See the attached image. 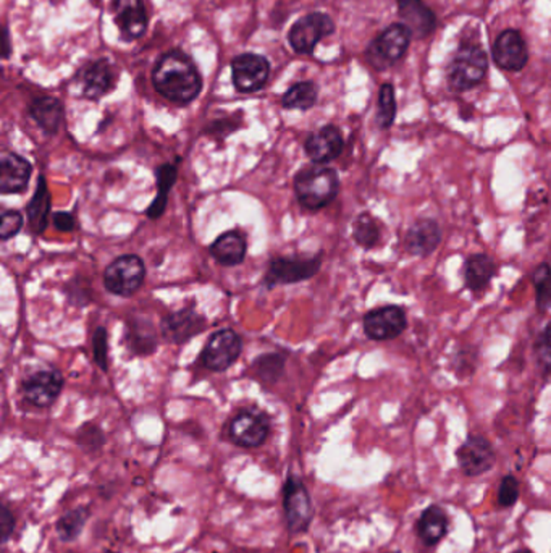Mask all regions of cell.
Instances as JSON below:
<instances>
[{
  "label": "cell",
  "instance_id": "6da1fadb",
  "mask_svg": "<svg viewBox=\"0 0 551 553\" xmlns=\"http://www.w3.org/2000/svg\"><path fill=\"white\" fill-rule=\"evenodd\" d=\"M152 85L170 103L187 105L203 91V78L191 57L181 50H170L154 66Z\"/></svg>",
  "mask_w": 551,
  "mask_h": 553
},
{
  "label": "cell",
  "instance_id": "7a4b0ae2",
  "mask_svg": "<svg viewBox=\"0 0 551 553\" xmlns=\"http://www.w3.org/2000/svg\"><path fill=\"white\" fill-rule=\"evenodd\" d=\"M340 179L337 170L330 167H308L301 170L295 179V193L299 204L309 211L328 206L338 195Z\"/></svg>",
  "mask_w": 551,
  "mask_h": 553
},
{
  "label": "cell",
  "instance_id": "3957f363",
  "mask_svg": "<svg viewBox=\"0 0 551 553\" xmlns=\"http://www.w3.org/2000/svg\"><path fill=\"white\" fill-rule=\"evenodd\" d=\"M488 70L486 52L476 44H464L451 58L448 65V85L453 91H469L484 81Z\"/></svg>",
  "mask_w": 551,
  "mask_h": 553
},
{
  "label": "cell",
  "instance_id": "277c9868",
  "mask_svg": "<svg viewBox=\"0 0 551 553\" xmlns=\"http://www.w3.org/2000/svg\"><path fill=\"white\" fill-rule=\"evenodd\" d=\"M281 505L285 525L291 534L308 533L309 526L314 518L312 498L302 479L296 474H288L281 490Z\"/></svg>",
  "mask_w": 551,
  "mask_h": 553
},
{
  "label": "cell",
  "instance_id": "5b68a950",
  "mask_svg": "<svg viewBox=\"0 0 551 553\" xmlns=\"http://www.w3.org/2000/svg\"><path fill=\"white\" fill-rule=\"evenodd\" d=\"M146 277V265L140 256H120L107 265L103 273L105 288L117 296H130L140 290Z\"/></svg>",
  "mask_w": 551,
  "mask_h": 553
},
{
  "label": "cell",
  "instance_id": "8992f818",
  "mask_svg": "<svg viewBox=\"0 0 551 553\" xmlns=\"http://www.w3.org/2000/svg\"><path fill=\"white\" fill-rule=\"evenodd\" d=\"M411 38V33L402 23H394L392 27H388L367 49V58L371 65L379 70L394 65L398 60L406 56Z\"/></svg>",
  "mask_w": 551,
  "mask_h": 553
},
{
  "label": "cell",
  "instance_id": "52a82bcc",
  "mask_svg": "<svg viewBox=\"0 0 551 553\" xmlns=\"http://www.w3.org/2000/svg\"><path fill=\"white\" fill-rule=\"evenodd\" d=\"M335 31L333 19L327 13L314 12L299 19L288 33V41L295 52L312 54L318 42Z\"/></svg>",
  "mask_w": 551,
  "mask_h": 553
},
{
  "label": "cell",
  "instance_id": "ba28073f",
  "mask_svg": "<svg viewBox=\"0 0 551 553\" xmlns=\"http://www.w3.org/2000/svg\"><path fill=\"white\" fill-rule=\"evenodd\" d=\"M271 434L269 418L262 411L246 410L236 414L228 426V437L241 449H257Z\"/></svg>",
  "mask_w": 551,
  "mask_h": 553
},
{
  "label": "cell",
  "instance_id": "9c48e42d",
  "mask_svg": "<svg viewBox=\"0 0 551 553\" xmlns=\"http://www.w3.org/2000/svg\"><path fill=\"white\" fill-rule=\"evenodd\" d=\"M241 338L232 330L224 328L215 332L209 338L206 348L203 351V363L207 369L214 373H224L228 367L236 363V359L241 355Z\"/></svg>",
  "mask_w": 551,
  "mask_h": 553
},
{
  "label": "cell",
  "instance_id": "30bf717a",
  "mask_svg": "<svg viewBox=\"0 0 551 553\" xmlns=\"http://www.w3.org/2000/svg\"><path fill=\"white\" fill-rule=\"evenodd\" d=\"M271 75V64L257 54H241L232 62V80L240 93H256L264 88Z\"/></svg>",
  "mask_w": 551,
  "mask_h": 553
},
{
  "label": "cell",
  "instance_id": "8fae6325",
  "mask_svg": "<svg viewBox=\"0 0 551 553\" xmlns=\"http://www.w3.org/2000/svg\"><path fill=\"white\" fill-rule=\"evenodd\" d=\"M320 256L316 257H279L272 261L265 273V285L272 288L277 285H288L296 281L308 280L320 269Z\"/></svg>",
  "mask_w": 551,
  "mask_h": 553
},
{
  "label": "cell",
  "instance_id": "7c38bea8",
  "mask_svg": "<svg viewBox=\"0 0 551 553\" xmlns=\"http://www.w3.org/2000/svg\"><path fill=\"white\" fill-rule=\"evenodd\" d=\"M458 463L461 471L469 478H477L488 472L495 465L496 455L492 443L482 435H471L459 447Z\"/></svg>",
  "mask_w": 551,
  "mask_h": 553
},
{
  "label": "cell",
  "instance_id": "4fadbf2b",
  "mask_svg": "<svg viewBox=\"0 0 551 553\" xmlns=\"http://www.w3.org/2000/svg\"><path fill=\"white\" fill-rule=\"evenodd\" d=\"M406 327H408L406 314L398 306H383L365 314V335L375 342L400 337Z\"/></svg>",
  "mask_w": 551,
  "mask_h": 553
},
{
  "label": "cell",
  "instance_id": "5bb4252c",
  "mask_svg": "<svg viewBox=\"0 0 551 553\" xmlns=\"http://www.w3.org/2000/svg\"><path fill=\"white\" fill-rule=\"evenodd\" d=\"M494 60L506 72H521L527 60L529 50L519 31L505 29L494 42Z\"/></svg>",
  "mask_w": 551,
  "mask_h": 553
},
{
  "label": "cell",
  "instance_id": "9a60e30c",
  "mask_svg": "<svg viewBox=\"0 0 551 553\" xmlns=\"http://www.w3.org/2000/svg\"><path fill=\"white\" fill-rule=\"evenodd\" d=\"M64 388V377L58 371H39L23 382L25 400L33 406L47 408L56 402Z\"/></svg>",
  "mask_w": 551,
  "mask_h": 553
},
{
  "label": "cell",
  "instance_id": "2e32d148",
  "mask_svg": "<svg viewBox=\"0 0 551 553\" xmlns=\"http://www.w3.org/2000/svg\"><path fill=\"white\" fill-rule=\"evenodd\" d=\"M206 327V319L193 308L172 312L162 320V335L170 343H185L199 335Z\"/></svg>",
  "mask_w": 551,
  "mask_h": 553
},
{
  "label": "cell",
  "instance_id": "e0dca14e",
  "mask_svg": "<svg viewBox=\"0 0 551 553\" xmlns=\"http://www.w3.org/2000/svg\"><path fill=\"white\" fill-rule=\"evenodd\" d=\"M396 2L402 25L411 33L412 38H429L437 27L433 10L425 5L424 0H396Z\"/></svg>",
  "mask_w": 551,
  "mask_h": 553
},
{
  "label": "cell",
  "instance_id": "ac0fdd59",
  "mask_svg": "<svg viewBox=\"0 0 551 553\" xmlns=\"http://www.w3.org/2000/svg\"><path fill=\"white\" fill-rule=\"evenodd\" d=\"M343 146L345 141L341 132L337 127L327 125L309 136L304 150L309 159L314 160L316 164H327L330 160L337 159L343 152Z\"/></svg>",
  "mask_w": 551,
  "mask_h": 553
},
{
  "label": "cell",
  "instance_id": "d6986e66",
  "mask_svg": "<svg viewBox=\"0 0 551 553\" xmlns=\"http://www.w3.org/2000/svg\"><path fill=\"white\" fill-rule=\"evenodd\" d=\"M115 23L126 41L140 39L148 29L142 0H115Z\"/></svg>",
  "mask_w": 551,
  "mask_h": 553
},
{
  "label": "cell",
  "instance_id": "ffe728a7",
  "mask_svg": "<svg viewBox=\"0 0 551 553\" xmlns=\"http://www.w3.org/2000/svg\"><path fill=\"white\" fill-rule=\"evenodd\" d=\"M33 167L19 154H5L0 160V191L4 195L21 193L28 187Z\"/></svg>",
  "mask_w": 551,
  "mask_h": 553
},
{
  "label": "cell",
  "instance_id": "44dd1931",
  "mask_svg": "<svg viewBox=\"0 0 551 553\" xmlns=\"http://www.w3.org/2000/svg\"><path fill=\"white\" fill-rule=\"evenodd\" d=\"M115 75L113 68L107 60H94L80 72V83L88 99H99L103 94L112 89Z\"/></svg>",
  "mask_w": 551,
  "mask_h": 553
},
{
  "label": "cell",
  "instance_id": "7402d4cb",
  "mask_svg": "<svg viewBox=\"0 0 551 553\" xmlns=\"http://www.w3.org/2000/svg\"><path fill=\"white\" fill-rule=\"evenodd\" d=\"M441 242V230L432 219H421L408 230L406 248L414 256H429L439 248Z\"/></svg>",
  "mask_w": 551,
  "mask_h": 553
},
{
  "label": "cell",
  "instance_id": "603a6c76",
  "mask_svg": "<svg viewBox=\"0 0 551 553\" xmlns=\"http://www.w3.org/2000/svg\"><path fill=\"white\" fill-rule=\"evenodd\" d=\"M29 115L47 134H56L64 123L65 111L62 103L56 97L42 96L31 103Z\"/></svg>",
  "mask_w": 551,
  "mask_h": 553
},
{
  "label": "cell",
  "instance_id": "cb8c5ba5",
  "mask_svg": "<svg viewBox=\"0 0 551 553\" xmlns=\"http://www.w3.org/2000/svg\"><path fill=\"white\" fill-rule=\"evenodd\" d=\"M246 248L248 246H246L243 234L238 232H226V234H220L212 243L210 254L214 256L217 263L232 267V265L243 263L246 257Z\"/></svg>",
  "mask_w": 551,
  "mask_h": 553
},
{
  "label": "cell",
  "instance_id": "d4e9b609",
  "mask_svg": "<svg viewBox=\"0 0 551 553\" xmlns=\"http://www.w3.org/2000/svg\"><path fill=\"white\" fill-rule=\"evenodd\" d=\"M448 533V516L440 507H429L417 521V535L429 547L439 544Z\"/></svg>",
  "mask_w": 551,
  "mask_h": 553
},
{
  "label": "cell",
  "instance_id": "484cf974",
  "mask_svg": "<svg viewBox=\"0 0 551 553\" xmlns=\"http://www.w3.org/2000/svg\"><path fill=\"white\" fill-rule=\"evenodd\" d=\"M495 263L486 254H472L464 264V281L472 291L484 290L495 275Z\"/></svg>",
  "mask_w": 551,
  "mask_h": 553
},
{
  "label": "cell",
  "instance_id": "4316f807",
  "mask_svg": "<svg viewBox=\"0 0 551 553\" xmlns=\"http://www.w3.org/2000/svg\"><path fill=\"white\" fill-rule=\"evenodd\" d=\"M27 212H28L31 230L36 234H44L49 224V216H50V195H49L44 177H39L38 187L34 191V196L29 201Z\"/></svg>",
  "mask_w": 551,
  "mask_h": 553
},
{
  "label": "cell",
  "instance_id": "83f0119b",
  "mask_svg": "<svg viewBox=\"0 0 551 553\" xmlns=\"http://www.w3.org/2000/svg\"><path fill=\"white\" fill-rule=\"evenodd\" d=\"M91 516V511L88 507H78L68 510L66 513L58 518L56 531L58 539L65 544L75 542L76 539L81 535L85 529L86 523Z\"/></svg>",
  "mask_w": 551,
  "mask_h": 553
},
{
  "label": "cell",
  "instance_id": "f1b7e54d",
  "mask_svg": "<svg viewBox=\"0 0 551 553\" xmlns=\"http://www.w3.org/2000/svg\"><path fill=\"white\" fill-rule=\"evenodd\" d=\"M156 179H157L159 193H157V196L152 201V204L148 209V216L150 219H159L165 212L170 189L173 187V183L177 181V167L170 165V164L160 165L157 172H156Z\"/></svg>",
  "mask_w": 551,
  "mask_h": 553
},
{
  "label": "cell",
  "instance_id": "f546056e",
  "mask_svg": "<svg viewBox=\"0 0 551 553\" xmlns=\"http://www.w3.org/2000/svg\"><path fill=\"white\" fill-rule=\"evenodd\" d=\"M318 86L312 81H301L291 86L283 96L281 104L285 109H290V111H308L318 103Z\"/></svg>",
  "mask_w": 551,
  "mask_h": 553
},
{
  "label": "cell",
  "instance_id": "4dcf8cb0",
  "mask_svg": "<svg viewBox=\"0 0 551 553\" xmlns=\"http://www.w3.org/2000/svg\"><path fill=\"white\" fill-rule=\"evenodd\" d=\"M353 236L359 246H363L364 250H372L380 243V236H382L380 224L371 214L364 212L355 220Z\"/></svg>",
  "mask_w": 551,
  "mask_h": 553
},
{
  "label": "cell",
  "instance_id": "1f68e13d",
  "mask_svg": "<svg viewBox=\"0 0 551 553\" xmlns=\"http://www.w3.org/2000/svg\"><path fill=\"white\" fill-rule=\"evenodd\" d=\"M144 322L140 324H131V327L128 328V334H130V347L134 353L138 355H144L148 357L150 355L156 348H157V340L156 335L152 332V327H142Z\"/></svg>",
  "mask_w": 551,
  "mask_h": 553
},
{
  "label": "cell",
  "instance_id": "d6a6232c",
  "mask_svg": "<svg viewBox=\"0 0 551 553\" xmlns=\"http://www.w3.org/2000/svg\"><path fill=\"white\" fill-rule=\"evenodd\" d=\"M396 117V99H394V89L392 85H383L379 93V112H377V122L380 128H390Z\"/></svg>",
  "mask_w": 551,
  "mask_h": 553
},
{
  "label": "cell",
  "instance_id": "836d02e7",
  "mask_svg": "<svg viewBox=\"0 0 551 553\" xmlns=\"http://www.w3.org/2000/svg\"><path fill=\"white\" fill-rule=\"evenodd\" d=\"M533 285L537 295V304L540 310L551 308V267L542 264L533 271Z\"/></svg>",
  "mask_w": 551,
  "mask_h": 553
},
{
  "label": "cell",
  "instance_id": "e575fe53",
  "mask_svg": "<svg viewBox=\"0 0 551 553\" xmlns=\"http://www.w3.org/2000/svg\"><path fill=\"white\" fill-rule=\"evenodd\" d=\"M76 442L86 453H96V451L103 449L105 437H103V432L97 426L85 424L76 434Z\"/></svg>",
  "mask_w": 551,
  "mask_h": 553
},
{
  "label": "cell",
  "instance_id": "d590c367",
  "mask_svg": "<svg viewBox=\"0 0 551 553\" xmlns=\"http://www.w3.org/2000/svg\"><path fill=\"white\" fill-rule=\"evenodd\" d=\"M93 351L96 363L103 371H107L109 369V361H107V357H109V338H107V330L103 327H99L94 332Z\"/></svg>",
  "mask_w": 551,
  "mask_h": 553
},
{
  "label": "cell",
  "instance_id": "8d00e7d4",
  "mask_svg": "<svg viewBox=\"0 0 551 553\" xmlns=\"http://www.w3.org/2000/svg\"><path fill=\"white\" fill-rule=\"evenodd\" d=\"M23 222H25V219L19 211H5L0 219V238L4 242L13 238L21 230Z\"/></svg>",
  "mask_w": 551,
  "mask_h": 553
},
{
  "label": "cell",
  "instance_id": "74e56055",
  "mask_svg": "<svg viewBox=\"0 0 551 553\" xmlns=\"http://www.w3.org/2000/svg\"><path fill=\"white\" fill-rule=\"evenodd\" d=\"M517 498H519V482L514 476H505L498 490V505L503 508L513 507Z\"/></svg>",
  "mask_w": 551,
  "mask_h": 553
},
{
  "label": "cell",
  "instance_id": "f35d334b",
  "mask_svg": "<svg viewBox=\"0 0 551 553\" xmlns=\"http://www.w3.org/2000/svg\"><path fill=\"white\" fill-rule=\"evenodd\" d=\"M535 351H537V359H539L540 366L551 374V326H548L540 334V337L537 340V345H535Z\"/></svg>",
  "mask_w": 551,
  "mask_h": 553
},
{
  "label": "cell",
  "instance_id": "ab89813d",
  "mask_svg": "<svg viewBox=\"0 0 551 553\" xmlns=\"http://www.w3.org/2000/svg\"><path fill=\"white\" fill-rule=\"evenodd\" d=\"M15 527H17V516L7 503H2V510H0V541H2V544L9 542L10 537L15 533Z\"/></svg>",
  "mask_w": 551,
  "mask_h": 553
},
{
  "label": "cell",
  "instance_id": "60d3db41",
  "mask_svg": "<svg viewBox=\"0 0 551 553\" xmlns=\"http://www.w3.org/2000/svg\"><path fill=\"white\" fill-rule=\"evenodd\" d=\"M52 220H54V226H56L57 230H60V232L68 234V232L75 230V219L70 212H64V211L56 212L52 216Z\"/></svg>",
  "mask_w": 551,
  "mask_h": 553
},
{
  "label": "cell",
  "instance_id": "b9f144b4",
  "mask_svg": "<svg viewBox=\"0 0 551 553\" xmlns=\"http://www.w3.org/2000/svg\"><path fill=\"white\" fill-rule=\"evenodd\" d=\"M10 36H9V29H4V57L7 58L10 56Z\"/></svg>",
  "mask_w": 551,
  "mask_h": 553
},
{
  "label": "cell",
  "instance_id": "7bdbcfd3",
  "mask_svg": "<svg viewBox=\"0 0 551 553\" xmlns=\"http://www.w3.org/2000/svg\"><path fill=\"white\" fill-rule=\"evenodd\" d=\"M514 553H532L531 550H527V549H519V550H516Z\"/></svg>",
  "mask_w": 551,
  "mask_h": 553
},
{
  "label": "cell",
  "instance_id": "ee69618b",
  "mask_svg": "<svg viewBox=\"0 0 551 553\" xmlns=\"http://www.w3.org/2000/svg\"><path fill=\"white\" fill-rule=\"evenodd\" d=\"M388 553H400V552H388Z\"/></svg>",
  "mask_w": 551,
  "mask_h": 553
}]
</instances>
